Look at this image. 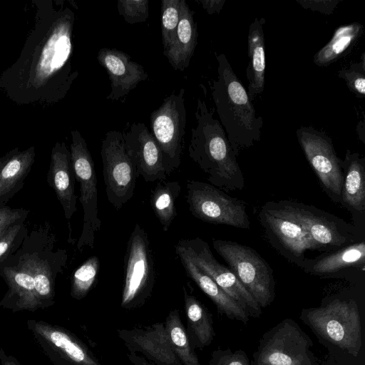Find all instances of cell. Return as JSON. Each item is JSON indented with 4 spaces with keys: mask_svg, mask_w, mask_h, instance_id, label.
Returning a JSON list of instances; mask_svg holds the SVG:
<instances>
[{
    "mask_svg": "<svg viewBox=\"0 0 365 365\" xmlns=\"http://www.w3.org/2000/svg\"><path fill=\"white\" fill-rule=\"evenodd\" d=\"M155 278V260L148 233L136 223L126 244L121 307L129 309L143 305L152 294Z\"/></svg>",
    "mask_w": 365,
    "mask_h": 365,
    "instance_id": "6",
    "label": "cell"
},
{
    "mask_svg": "<svg viewBox=\"0 0 365 365\" xmlns=\"http://www.w3.org/2000/svg\"><path fill=\"white\" fill-rule=\"evenodd\" d=\"M337 76L344 80L351 92L363 98L365 96V52L361 53L359 61L338 71Z\"/></svg>",
    "mask_w": 365,
    "mask_h": 365,
    "instance_id": "35",
    "label": "cell"
},
{
    "mask_svg": "<svg viewBox=\"0 0 365 365\" xmlns=\"http://www.w3.org/2000/svg\"><path fill=\"white\" fill-rule=\"evenodd\" d=\"M209 365H250L245 351L230 349H217L212 352Z\"/></svg>",
    "mask_w": 365,
    "mask_h": 365,
    "instance_id": "37",
    "label": "cell"
},
{
    "mask_svg": "<svg viewBox=\"0 0 365 365\" xmlns=\"http://www.w3.org/2000/svg\"><path fill=\"white\" fill-rule=\"evenodd\" d=\"M100 268V259L93 255L74 270L71 277L70 294L72 298L81 300L88 294L97 281Z\"/></svg>",
    "mask_w": 365,
    "mask_h": 365,
    "instance_id": "32",
    "label": "cell"
},
{
    "mask_svg": "<svg viewBox=\"0 0 365 365\" xmlns=\"http://www.w3.org/2000/svg\"><path fill=\"white\" fill-rule=\"evenodd\" d=\"M46 180L63 208L65 218L70 220L77 210L76 178L70 150L63 142H57L52 148Z\"/></svg>",
    "mask_w": 365,
    "mask_h": 365,
    "instance_id": "20",
    "label": "cell"
},
{
    "mask_svg": "<svg viewBox=\"0 0 365 365\" xmlns=\"http://www.w3.org/2000/svg\"><path fill=\"white\" fill-rule=\"evenodd\" d=\"M184 88L174 91L153 111L150 118L151 132L163 159L167 175L181 163L186 127V108Z\"/></svg>",
    "mask_w": 365,
    "mask_h": 365,
    "instance_id": "10",
    "label": "cell"
},
{
    "mask_svg": "<svg viewBox=\"0 0 365 365\" xmlns=\"http://www.w3.org/2000/svg\"><path fill=\"white\" fill-rule=\"evenodd\" d=\"M26 326L53 365H101L88 348L64 327L36 319L27 320Z\"/></svg>",
    "mask_w": 365,
    "mask_h": 365,
    "instance_id": "14",
    "label": "cell"
},
{
    "mask_svg": "<svg viewBox=\"0 0 365 365\" xmlns=\"http://www.w3.org/2000/svg\"><path fill=\"white\" fill-rule=\"evenodd\" d=\"M6 155L0 158V171H1V169L4 163L5 160H6Z\"/></svg>",
    "mask_w": 365,
    "mask_h": 365,
    "instance_id": "44",
    "label": "cell"
},
{
    "mask_svg": "<svg viewBox=\"0 0 365 365\" xmlns=\"http://www.w3.org/2000/svg\"><path fill=\"white\" fill-rule=\"evenodd\" d=\"M29 211L24 208H13L8 205L0 207V235L14 222L26 219Z\"/></svg>",
    "mask_w": 365,
    "mask_h": 365,
    "instance_id": "38",
    "label": "cell"
},
{
    "mask_svg": "<svg viewBox=\"0 0 365 365\" xmlns=\"http://www.w3.org/2000/svg\"><path fill=\"white\" fill-rule=\"evenodd\" d=\"M195 125L188 145L190 158L207 175L211 185L223 191L242 190L243 173L221 123L205 102L198 98Z\"/></svg>",
    "mask_w": 365,
    "mask_h": 365,
    "instance_id": "2",
    "label": "cell"
},
{
    "mask_svg": "<svg viewBox=\"0 0 365 365\" xmlns=\"http://www.w3.org/2000/svg\"><path fill=\"white\" fill-rule=\"evenodd\" d=\"M176 245L182 249L195 265L239 304L250 317H259L262 308L234 272L215 258L205 241L197 237L180 240Z\"/></svg>",
    "mask_w": 365,
    "mask_h": 365,
    "instance_id": "15",
    "label": "cell"
},
{
    "mask_svg": "<svg viewBox=\"0 0 365 365\" xmlns=\"http://www.w3.org/2000/svg\"><path fill=\"white\" fill-rule=\"evenodd\" d=\"M181 0L161 1V36L163 51L173 42L180 19Z\"/></svg>",
    "mask_w": 365,
    "mask_h": 365,
    "instance_id": "33",
    "label": "cell"
},
{
    "mask_svg": "<svg viewBox=\"0 0 365 365\" xmlns=\"http://www.w3.org/2000/svg\"><path fill=\"white\" fill-rule=\"evenodd\" d=\"M175 254L187 275L213 302L220 313L231 319H236L244 324L247 323L250 315L208 275L200 269L186 252L178 245H175Z\"/></svg>",
    "mask_w": 365,
    "mask_h": 365,
    "instance_id": "22",
    "label": "cell"
},
{
    "mask_svg": "<svg viewBox=\"0 0 365 365\" xmlns=\"http://www.w3.org/2000/svg\"><path fill=\"white\" fill-rule=\"evenodd\" d=\"M364 31V26L353 22L338 27L330 41L314 56L313 61L318 66H327L351 50Z\"/></svg>",
    "mask_w": 365,
    "mask_h": 365,
    "instance_id": "28",
    "label": "cell"
},
{
    "mask_svg": "<svg viewBox=\"0 0 365 365\" xmlns=\"http://www.w3.org/2000/svg\"><path fill=\"white\" fill-rule=\"evenodd\" d=\"M56 241L51 225L43 222L0 264V277L8 286L1 307L13 312H34L55 304L56 279L63 272L68 257L66 249L55 250Z\"/></svg>",
    "mask_w": 365,
    "mask_h": 365,
    "instance_id": "1",
    "label": "cell"
},
{
    "mask_svg": "<svg viewBox=\"0 0 365 365\" xmlns=\"http://www.w3.org/2000/svg\"><path fill=\"white\" fill-rule=\"evenodd\" d=\"M120 337L132 351H139L158 363L170 365L176 361L163 323L143 329L120 330Z\"/></svg>",
    "mask_w": 365,
    "mask_h": 365,
    "instance_id": "21",
    "label": "cell"
},
{
    "mask_svg": "<svg viewBox=\"0 0 365 365\" xmlns=\"http://www.w3.org/2000/svg\"><path fill=\"white\" fill-rule=\"evenodd\" d=\"M121 133L138 177L140 175L148 182L165 180L167 173L161 150L147 126L134 123Z\"/></svg>",
    "mask_w": 365,
    "mask_h": 365,
    "instance_id": "18",
    "label": "cell"
},
{
    "mask_svg": "<svg viewBox=\"0 0 365 365\" xmlns=\"http://www.w3.org/2000/svg\"><path fill=\"white\" fill-rule=\"evenodd\" d=\"M212 246L261 308L272 302L274 299L273 270L255 250L224 240H213Z\"/></svg>",
    "mask_w": 365,
    "mask_h": 365,
    "instance_id": "7",
    "label": "cell"
},
{
    "mask_svg": "<svg viewBox=\"0 0 365 365\" xmlns=\"http://www.w3.org/2000/svg\"><path fill=\"white\" fill-rule=\"evenodd\" d=\"M181 185L178 181H159L151 192L152 210L164 232L168 231L177 216L175 201L180 195Z\"/></svg>",
    "mask_w": 365,
    "mask_h": 365,
    "instance_id": "29",
    "label": "cell"
},
{
    "mask_svg": "<svg viewBox=\"0 0 365 365\" xmlns=\"http://www.w3.org/2000/svg\"><path fill=\"white\" fill-rule=\"evenodd\" d=\"M217 77L210 90L221 125L235 155L261 139L263 118L257 115L247 91L224 53L216 54Z\"/></svg>",
    "mask_w": 365,
    "mask_h": 365,
    "instance_id": "3",
    "label": "cell"
},
{
    "mask_svg": "<svg viewBox=\"0 0 365 365\" xmlns=\"http://www.w3.org/2000/svg\"><path fill=\"white\" fill-rule=\"evenodd\" d=\"M165 328L173 351L184 365H200L192 348L178 309L171 311L166 318Z\"/></svg>",
    "mask_w": 365,
    "mask_h": 365,
    "instance_id": "31",
    "label": "cell"
},
{
    "mask_svg": "<svg viewBox=\"0 0 365 365\" xmlns=\"http://www.w3.org/2000/svg\"><path fill=\"white\" fill-rule=\"evenodd\" d=\"M294 210L320 252L334 251L359 241L354 227L314 206L292 201Z\"/></svg>",
    "mask_w": 365,
    "mask_h": 365,
    "instance_id": "17",
    "label": "cell"
},
{
    "mask_svg": "<svg viewBox=\"0 0 365 365\" xmlns=\"http://www.w3.org/2000/svg\"><path fill=\"white\" fill-rule=\"evenodd\" d=\"M300 267L307 273L325 276L347 268H365V242L357 241L340 249L307 259Z\"/></svg>",
    "mask_w": 365,
    "mask_h": 365,
    "instance_id": "23",
    "label": "cell"
},
{
    "mask_svg": "<svg viewBox=\"0 0 365 365\" xmlns=\"http://www.w3.org/2000/svg\"><path fill=\"white\" fill-rule=\"evenodd\" d=\"M97 59L106 70L110 81V91L107 100L118 101L124 98L139 83L148 78L143 66L132 61L130 56L124 51L103 48L98 51Z\"/></svg>",
    "mask_w": 365,
    "mask_h": 365,
    "instance_id": "19",
    "label": "cell"
},
{
    "mask_svg": "<svg viewBox=\"0 0 365 365\" xmlns=\"http://www.w3.org/2000/svg\"><path fill=\"white\" fill-rule=\"evenodd\" d=\"M117 9L129 24L145 22L149 16L148 0H118Z\"/></svg>",
    "mask_w": 365,
    "mask_h": 365,
    "instance_id": "36",
    "label": "cell"
},
{
    "mask_svg": "<svg viewBox=\"0 0 365 365\" xmlns=\"http://www.w3.org/2000/svg\"><path fill=\"white\" fill-rule=\"evenodd\" d=\"M259 219L272 245L297 266L300 267L307 259L306 251L318 250L292 201L267 202L262 207Z\"/></svg>",
    "mask_w": 365,
    "mask_h": 365,
    "instance_id": "5",
    "label": "cell"
},
{
    "mask_svg": "<svg viewBox=\"0 0 365 365\" xmlns=\"http://www.w3.org/2000/svg\"><path fill=\"white\" fill-rule=\"evenodd\" d=\"M196 1L202 5L208 14H219L225 3V0H196Z\"/></svg>",
    "mask_w": 365,
    "mask_h": 365,
    "instance_id": "40",
    "label": "cell"
},
{
    "mask_svg": "<svg viewBox=\"0 0 365 365\" xmlns=\"http://www.w3.org/2000/svg\"><path fill=\"white\" fill-rule=\"evenodd\" d=\"M186 201L190 213L202 222L240 229L250 227L245 203L211 184L187 180Z\"/></svg>",
    "mask_w": 365,
    "mask_h": 365,
    "instance_id": "11",
    "label": "cell"
},
{
    "mask_svg": "<svg viewBox=\"0 0 365 365\" xmlns=\"http://www.w3.org/2000/svg\"><path fill=\"white\" fill-rule=\"evenodd\" d=\"M310 337L292 319L265 332L253 355L252 365H319Z\"/></svg>",
    "mask_w": 365,
    "mask_h": 365,
    "instance_id": "8",
    "label": "cell"
},
{
    "mask_svg": "<svg viewBox=\"0 0 365 365\" xmlns=\"http://www.w3.org/2000/svg\"><path fill=\"white\" fill-rule=\"evenodd\" d=\"M132 361L133 362V365H150L148 362L143 360L141 358L133 357Z\"/></svg>",
    "mask_w": 365,
    "mask_h": 365,
    "instance_id": "43",
    "label": "cell"
},
{
    "mask_svg": "<svg viewBox=\"0 0 365 365\" xmlns=\"http://www.w3.org/2000/svg\"><path fill=\"white\" fill-rule=\"evenodd\" d=\"M103 176L108 202L119 210L135 192L137 170L126 152L122 133L110 130L101 143Z\"/></svg>",
    "mask_w": 365,
    "mask_h": 365,
    "instance_id": "12",
    "label": "cell"
},
{
    "mask_svg": "<svg viewBox=\"0 0 365 365\" xmlns=\"http://www.w3.org/2000/svg\"><path fill=\"white\" fill-rule=\"evenodd\" d=\"M180 19L175 38L163 52L175 71H185L190 65L197 44V27L194 21L195 11L185 0H181Z\"/></svg>",
    "mask_w": 365,
    "mask_h": 365,
    "instance_id": "25",
    "label": "cell"
},
{
    "mask_svg": "<svg viewBox=\"0 0 365 365\" xmlns=\"http://www.w3.org/2000/svg\"><path fill=\"white\" fill-rule=\"evenodd\" d=\"M185 309L189 327L200 346L209 345L215 335L211 314L195 296L190 294L183 287Z\"/></svg>",
    "mask_w": 365,
    "mask_h": 365,
    "instance_id": "30",
    "label": "cell"
},
{
    "mask_svg": "<svg viewBox=\"0 0 365 365\" xmlns=\"http://www.w3.org/2000/svg\"><path fill=\"white\" fill-rule=\"evenodd\" d=\"M304 9L331 15L341 1L336 0H296Z\"/></svg>",
    "mask_w": 365,
    "mask_h": 365,
    "instance_id": "39",
    "label": "cell"
},
{
    "mask_svg": "<svg viewBox=\"0 0 365 365\" xmlns=\"http://www.w3.org/2000/svg\"><path fill=\"white\" fill-rule=\"evenodd\" d=\"M264 17H256L249 27L247 55L249 62L246 68L248 80L247 95L251 101L262 93L264 88L265 49L263 26Z\"/></svg>",
    "mask_w": 365,
    "mask_h": 365,
    "instance_id": "26",
    "label": "cell"
},
{
    "mask_svg": "<svg viewBox=\"0 0 365 365\" xmlns=\"http://www.w3.org/2000/svg\"><path fill=\"white\" fill-rule=\"evenodd\" d=\"M298 142L324 190L331 200L341 202L343 173L331 138L311 126L297 130Z\"/></svg>",
    "mask_w": 365,
    "mask_h": 365,
    "instance_id": "13",
    "label": "cell"
},
{
    "mask_svg": "<svg viewBox=\"0 0 365 365\" xmlns=\"http://www.w3.org/2000/svg\"><path fill=\"white\" fill-rule=\"evenodd\" d=\"M70 153L75 178L80 185L79 201L83 212V227L77 249L81 251L85 247L93 249L96 235L101 227L98 209L97 178L86 142L77 130L71 131Z\"/></svg>",
    "mask_w": 365,
    "mask_h": 365,
    "instance_id": "9",
    "label": "cell"
},
{
    "mask_svg": "<svg viewBox=\"0 0 365 365\" xmlns=\"http://www.w3.org/2000/svg\"><path fill=\"white\" fill-rule=\"evenodd\" d=\"M0 361L1 365H21L14 356L8 355L2 347H0Z\"/></svg>",
    "mask_w": 365,
    "mask_h": 365,
    "instance_id": "41",
    "label": "cell"
},
{
    "mask_svg": "<svg viewBox=\"0 0 365 365\" xmlns=\"http://www.w3.org/2000/svg\"><path fill=\"white\" fill-rule=\"evenodd\" d=\"M343 173L341 204L353 215L365 211V158L347 149L340 162Z\"/></svg>",
    "mask_w": 365,
    "mask_h": 365,
    "instance_id": "24",
    "label": "cell"
},
{
    "mask_svg": "<svg viewBox=\"0 0 365 365\" xmlns=\"http://www.w3.org/2000/svg\"><path fill=\"white\" fill-rule=\"evenodd\" d=\"M0 171V207L6 205L23 187L35 158L34 146L24 150L14 149L6 155Z\"/></svg>",
    "mask_w": 365,
    "mask_h": 365,
    "instance_id": "27",
    "label": "cell"
},
{
    "mask_svg": "<svg viewBox=\"0 0 365 365\" xmlns=\"http://www.w3.org/2000/svg\"><path fill=\"white\" fill-rule=\"evenodd\" d=\"M364 120L362 119L361 120H360L356 126V132L358 133V135H359V139L364 143L365 140H364V131H365V128H364Z\"/></svg>",
    "mask_w": 365,
    "mask_h": 365,
    "instance_id": "42",
    "label": "cell"
},
{
    "mask_svg": "<svg viewBox=\"0 0 365 365\" xmlns=\"http://www.w3.org/2000/svg\"><path fill=\"white\" fill-rule=\"evenodd\" d=\"M301 320L318 337L356 357L362 346L361 316L354 300L334 299L302 309Z\"/></svg>",
    "mask_w": 365,
    "mask_h": 365,
    "instance_id": "4",
    "label": "cell"
},
{
    "mask_svg": "<svg viewBox=\"0 0 365 365\" xmlns=\"http://www.w3.org/2000/svg\"><path fill=\"white\" fill-rule=\"evenodd\" d=\"M74 19V14L68 9L60 14L55 21L37 68L40 77L49 78L58 76L66 92L78 76V73H72L71 61Z\"/></svg>",
    "mask_w": 365,
    "mask_h": 365,
    "instance_id": "16",
    "label": "cell"
},
{
    "mask_svg": "<svg viewBox=\"0 0 365 365\" xmlns=\"http://www.w3.org/2000/svg\"><path fill=\"white\" fill-rule=\"evenodd\" d=\"M26 220L14 222L0 235V264L19 249L28 235Z\"/></svg>",
    "mask_w": 365,
    "mask_h": 365,
    "instance_id": "34",
    "label": "cell"
}]
</instances>
